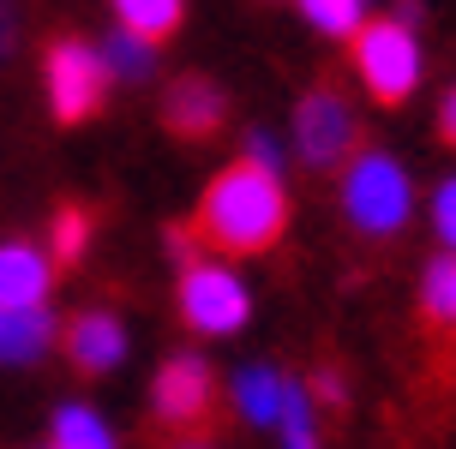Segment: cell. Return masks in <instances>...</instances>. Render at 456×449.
Returning <instances> with one entry per match:
<instances>
[{"label": "cell", "mask_w": 456, "mask_h": 449, "mask_svg": "<svg viewBox=\"0 0 456 449\" xmlns=\"http://www.w3.org/2000/svg\"><path fill=\"white\" fill-rule=\"evenodd\" d=\"M354 72L366 78V90L385 108H396L420 84V48H414V36L396 19H379V24H366V30H354Z\"/></svg>", "instance_id": "cell-3"}, {"label": "cell", "mask_w": 456, "mask_h": 449, "mask_svg": "<svg viewBox=\"0 0 456 449\" xmlns=\"http://www.w3.org/2000/svg\"><path fill=\"white\" fill-rule=\"evenodd\" d=\"M102 90H109V67H102V54L85 43H54L48 48V102H54V114L61 120H85V114H96V102H102Z\"/></svg>", "instance_id": "cell-7"}, {"label": "cell", "mask_w": 456, "mask_h": 449, "mask_svg": "<svg viewBox=\"0 0 456 449\" xmlns=\"http://www.w3.org/2000/svg\"><path fill=\"white\" fill-rule=\"evenodd\" d=\"M433 228H438V240L456 252V174L438 186V198H433Z\"/></svg>", "instance_id": "cell-20"}, {"label": "cell", "mask_w": 456, "mask_h": 449, "mask_svg": "<svg viewBox=\"0 0 456 449\" xmlns=\"http://www.w3.org/2000/svg\"><path fill=\"white\" fill-rule=\"evenodd\" d=\"M252 312L247 288H240V276H228L216 264H192L181 276V317L199 330V336H228V330H240Z\"/></svg>", "instance_id": "cell-6"}, {"label": "cell", "mask_w": 456, "mask_h": 449, "mask_svg": "<svg viewBox=\"0 0 456 449\" xmlns=\"http://www.w3.org/2000/svg\"><path fill=\"white\" fill-rule=\"evenodd\" d=\"M409 174L396 168L390 156H379V150H366L354 168H348V180H342V210H348V222L361 228V234H372V240H385V234H396V228L409 222Z\"/></svg>", "instance_id": "cell-2"}, {"label": "cell", "mask_w": 456, "mask_h": 449, "mask_svg": "<svg viewBox=\"0 0 456 449\" xmlns=\"http://www.w3.org/2000/svg\"><path fill=\"white\" fill-rule=\"evenodd\" d=\"M282 228H289V192L271 168H252V162L223 168L199 204V240L216 252H234V258L271 252Z\"/></svg>", "instance_id": "cell-1"}, {"label": "cell", "mask_w": 456, "mask_h": 449, "mask_svg": "<svg viewBox=\"0 0 456 449\" xmlns=\"http://www.w3.org/2000/svg\"><path fill=\"white\" fill-rule=\"evenodd\" d=\"M186 449H205V444H186Z\"/></svg>", "instance_id": "cell-24"}, {"label": "cell", "mask_w": 456, "mask_h": 449, "mask_svg": "<svg viewBox=\"0 0 456 449\" xmlns=\"http://www.w3.org/2000/svg\"><path fill=\"white\" fill-rule=\"evenodd\" d=\"M151 407H157L162 431H186V437L210 431V420H216V372L199 354H168L157 372V389H151Z\"/></svg>", "instance_id": "cell-4"}, {"label": "cell", "mask_w": 456, "mask_h": 449, "mask_svg": "<svg viewBox=\"0 0 456 449\" xmlns=\"http://www.w3.org/2000/svg\"><path fill=\"white\" fill-rule=\"evenodd\" d=\"M85 240H91V216L78 204H61V216H54V258L61 264H78L85 258Z\"/></svg>", "instance_id": "cell-18"}, {"label": "cell", "mask_w": 456, "mask_h": 449, "mask_svg": "<svg viewBox=\"0 0 456 449\" xmlns=\"http://www.w3.org/2000/svg\"><path fill=\"white\" fill-rule=\"evenodd\" d=\"M295 144H300V156L313 162V168H342V162L354 156L361 120H354L348 102H342L337 84L306 90V102H300V114H295Z\"/></svg>", "instance_id": "cell-5"}, {"label": "cell", "mask_w": 456, "mask_h": 449, "mask_svg": "<svg viewBox=\"0 0 456 449\" xmlns=\"http://www.w3.org/2000/svg\"><path fill=\"white\" fill-rule=\"evenodd\" d=\"M420 312L433 330H456V252L433 258L427 282H420Z\"/></svg>", "instance_id": "cell-14"}, {"label": "cell", "mask_w": 456, "mask_h": 449, "mask_svg": "<svg viewBox=\"0 0 456 449\" xmlns=\"http://www.w3.org/2000/svg\"><path fill=\"white\" fill-rule=\"evenodd\" d=\"M54 336V317L37 306V312H0V365H24L37 359Z\"/></svg>", "instance_id": "cell-11"}, {"label": "cell", "mask_w": 456, "mask_h": 449, "mask_svg": "<svg viewBox=\"0 0 456 449\" xmlns=\"http://www.w3.org/2000/svg\"><path fill=\"white\" fill-rule=\"evenodd\" d=\"M282 389H289V383L276 378L271 365H252V372L234 378V407L247 413L252 426H276V420H282Z\"/></svg>", "instance_id": "cell-12"}, {"label": "cell", "mask_w": 456, "mask_h": 449, "mask_svg": "<svg viewBox=\"0 0 456 449\" xmlns=\"http://www.w3.org/2000/svg\"><path fill=\"white\" fill-rule=\"evenodd\" d=\"M12 48V0H0V54Z\"/></svg>", "instance_id": "cell-23"}, {"label": "cell", "mask_w": 456, "mask_h": 449, "mask_svg": "<svg viewBox=\"0 0 456 449\" xmlns=\"http://www.w3.org/2000/svg\"><path fill=\"white\" fill-rule=\"evenodd\" d=\"M300 12L319 24V30H330V36H348L361 24V0H300Z\"/></svg>", "instance_id": "cell-19"}, {"label": "cell", "mask_w": 456, "mask_h": 449, "mask_svg": "<svg viewBox=\"0 0 456 449\" xmlns=\"http://www.w3.org/2000/svg\"><path fill=\"white\" fill-rule=\"evenodd\" d=\"M96 54H102V67H109L114 78H144V72H151V43H138L126 30H114Z\"/></svg>", "instance_id": "cell-16"}, {"label": "cell", "mask_w": 456, "mask_h": 449, "mask_svg": "<svg viewBox=\"0 0 456 449\" xmlns=\"http://www.w3.org/2000/svg\"><path fill=\"white\" fill-rule=\"evenodd\" d=\"M114 12H120V30H126V36L162 43V36H175L186 0H114Z\"/></svg>", "instance_id": "cell-13"}, {"label": "cell", "mask_w": 456, "mask_h": 449, "mask_svg": "<svg viewBox=\"0 0 456 449\" xmlns=\"http://www.w3.org/2000/svg\"><path fill=\"white\" fill-rule=\"evenodd\" d=\"M282 444L289 449H319V437H313V407H306V389L300 383H289L282 389Z\"/></svg>", "instance_id": "cell-17"}, {"label": "cell", "mask_w": 456, "mask_h": 449, "mask_svg": "<svg viewBox=\"0 0 456 449\" xmlns=\"http://www.w3.org/2000/svg\"><path fill=\"white\" fill-rule=\"evenodd\" d=\"M61 341H67V359L85 372V378L114 372L120 354H126V330H120V317H114V312H78Z\"/></svg>", "instance_id": "cell-8"}, {"label": "cell", "mask_w": 456, "mask_h": 449, "mask_svg": "<svg viewBox=\"0 0 456 449\" xmlns=\"http://www.w3.org/2000/svg\"><path fill=\"white\" fill-rule=\"evenodd\" d=\"M48 300V258L37 246H0V312H37Z\"/></svg>", "instance_id": "cell-10"}, {"label": "cell", "mask_w": 456, "mask_h": 449, "mask_svg": "<svg viewBox=\"0 0 456 449\" xmlns=\"http://www.w3.org/2000/svg\"><path fill=\"white\" fill-rule=\"evenodd\" d=\"M342 396H348V389H342V378H337V372H319V402L342 407Z\"/></svg>", "instance_id": "cell-21"}, {"label": "cell", "mask_w": 456, "mask_h": 449, "mask_svg": "<svg viewBox=\"0 0 456 449\" xmlns=\"http://www.w3.org/2000/svg\"><path fill=\"white\" fill-rule=\"evenodd\" d=\"M48 449H114V437H109V426L96 420L91 407H61L54 413V444Z\"/></svg>", "instance_id": "cell-15"}, {"label": "cell", "mask_w": 456, "mask_h": 449, "mask_svg": "<svg viewBox=\"0 0 456 449\" xmlns=\"http://www.w3.org/2000/svg\"><path fill=\"white\" fill-rule=\"evenodd\" d=\"M162 120H168V132L175 138H210L216 126L228 120V96L210 78H181V84L168 90V102H162Z\"/></svg>", "instance_id": "cell-9"}, {"label": "cell", "mask_w": 456, "mask_h": 449, "mask_svg": "<svg viewBox=\"0 0 456 449\" xmlns=\"http://www.w3.org/2000/svg\"><path fill=\"white\" fill-rule=\"evenodd\" d=\"M438 132H444V144H456V90L444 96V108H438Z\"/></svg>", "instance_id": "cell-22"}]
</instances>
